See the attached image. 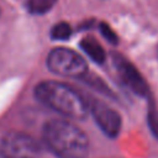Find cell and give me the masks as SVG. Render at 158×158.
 Returning a JSON list of instances; mask_svg holds the SVG:
<instances>
[{
	"mask_svg": "<svg viewBox=\"0 0 158 158\" xmlns=\"http://www.w3.org/2000/svg\"><path fill=\"white\" fill-rule=\"evenodd\" d=\"M43 139L48 149L58 158H86L89 139L86 135L68 120H52L44 125Z\"/></svg>",
	"mask_w": 158,
	"mask_h": 158,
	"instance_id": "1",
	"label": "cell"
},
{
	"mask_svg": "<svg viewBox=\"0 0 158 158\" xmlns=\"http://www.w3.org/2000/svg\"><path fill=\"white\" fill-rule=\"evenodd\" d=\"M36 98L68 118L81 120L89 114V100L70 85L59 81H42L35 88Z\"/></svg>",
	"mask_w": 158,
	"mask_h": 158,
	"instance_id": "2",
	"label": "cell"
},
{
	"mask_svg": "<svg viewBox=\"0 0 158 158\" xmlns=\"http://www.w3.org/2000/svg\"><path fill=\"white\" fill-rule=\"evenodd\" d=\"M48 69L60 77L80 78L86 74V62L77 52L69 48H54L47 57Z\"/></svg>",
	"mask_w": 158,
	"mask_h": 158,
	"instance_id": "3",
	"label": "cell"
},
{
	"mask_svg": "<svg viewBox=\"0 0 158 158\" xmlns=\"http://www.w3.org/2000/svg\"><path fill=\"white\" fill-rule=\"evenodd\" d=\"M0 149L5 158H43L41 146L22 132L7 133L2 138Z\"/></svg>",
	"mask_w": 158,
	"mask_h": 158,
	"instance_id": "4",
	"label": "cell"
},
{
	"mask_svg": "<svg viewBox=\"0 0 158 158\" xmlns=\"http://www.w3.org/2000/svg\"><path fill=\"white\" fill-rule=\"evenodd\" d=\"M89 111L91 112L96 125L106 136L114 138L118 135L122 121L116 110L100 100H89Z\"/></svg>",
	"mask_w": 158,
	"mask_h": 158,
	"instance_id": "5",
	"label": "cell"
},
{
	"mask_svg": "<svg viewBox=\"0 0 158 158\" xmlns=\"http://www.w3.org/2000/svg\"><path fill=\"white\" fill-rule=\"evenodd\" d=\"M114 63L120 78L133 93H136L139 96H144L148 94V85L144 78L141 75V73L132 63H130L126 58H123L120 54L114 56Z\"/></svg>",
	"mask_w": 158,
	"mask_h": 158,
	"instance_id": "6",
	"label": "cell"
},
{
	"mask_svg": "<svg viewBox=\"0 0 158 158\" xmlns=\"http://www.w3.org/2000/svg\"><path fill=\"white\" fill-rule=\"evenodd\" d=\"M80 47L86 53V56L90 59H93L94 62H96L99 64L105 62V58H106L105 51L96 40H94L91 37H85L84 40L80 41Z\"/></svg>",
	"mask_w": 158,
	"mask_h": 158,
	"instance_id": "7",
	"label": "cell"
},
{
	"mask_svg": "<svg viewBox=\"0 0 158 158\" xmlns=\"http://www.w3.org/2000/svg\"><path fill=\"white\" fill-rule=\"evenodd\" d=\"M56 2L57 0H27L26 5L30 12L36 15H42L49 11Z\"/></svg>",
	"mask_w": 158,
	"mask_h": 158,
	"instance_id": "8",
	"label": "cell"
},
{
	"mask_svg": "<svg viewBox=\"0 0 158 158\" xmlns=\"http://www.w3.org/2000/svg\"><path fill=\"white\" fill-rule=\"evenodd\" d=\"M70 35H72V28L67 22H59V23L54 25L51 31V37L53 40H58V41L68 40L70 37Z\"/></svg>",
	"mask_w": 158,
	"mask_h": 158,
	"instance_id": "9",
	"label": "cell"
},
{
	"mask_svg": "<svg viewBox=\"0 0 158 158\" xmlns=\"http://www.w3.org/2000/svg\"><path fill=\"white\" fill-rule=\"evenodd\" d=\"M99 28H100L101 35L104 36V38H105L107 42H110V43H112V44H116V43H117V41H118L117 35L114 32V30H112L107 23L101 22L100 26H99Z\"/></svg>",
	"mask_w": 158,
	"mask_h": 158,
	"instance_id": "10",
	"label": "cell"
},
{
	"mask_svg": "<svg viewBox=\"0 0 158 158\" xmlns=\"http://www.w3.org/2000/svg\"><path fill=\"white\" fill-rule=\"evenodd\" d=\"M149 123H151V128L153 131V133L156 136H158V114L156 111V107L152 106V104L149 105Z\"/></svg>",
	"mask_w": 158,
	"mask_h": 158,
	"instance_id": "11",
	"label": "cell"
},
{
	"mask_svg": "<svg viewBox=\"0 0 158 158\" xmlns=\"http://www.w3.org/2000/svg\"><path fill=\"white\" fill-rule=\"evenodd\" d=\"M0 158H5V157L2 156V152H1V149H0Z\"/></svg>",
	"mask_w": 158,
	"mask_h": 158,
	"instance_id": "12",
	"label": "cell"
}]
</instances>
